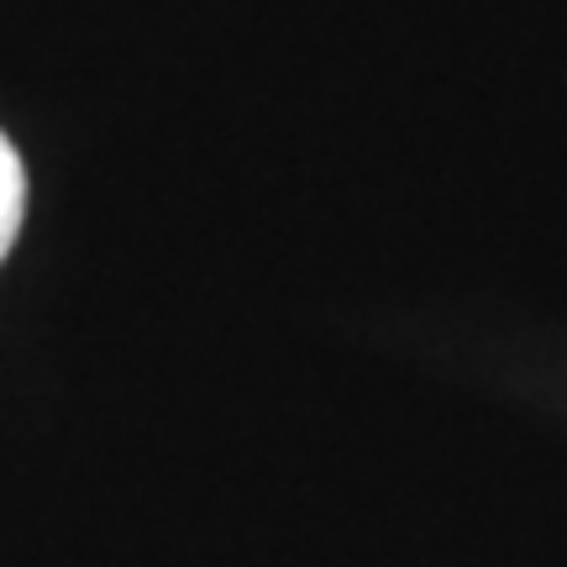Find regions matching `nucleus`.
Masks as SVG:
<instances>
[{"mask_svg":"<svg viewBox=\"0 0 567 567\" xmlns=\"http://www.w3.org/2000/svg\"><path fill=\"white\" fill-rule=\"evenodd\" d=\"M21 195H27V184H21L17 147L0 137V258H6V247H11V237L21 226Z\"/></svg>","mask_w":567,"mask_h":567,"instance_id":"1","label":"nucleus"}]
</instances>
